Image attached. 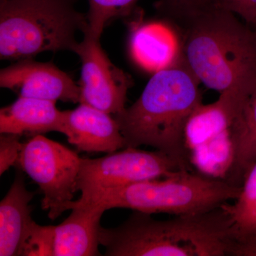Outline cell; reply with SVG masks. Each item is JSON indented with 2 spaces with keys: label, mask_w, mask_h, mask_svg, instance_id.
Wrapping results in <instances>:
<instances>
[{
  "label": "cell",
  "mask_w": 256,
  "mask_h": 256,
  "mask_svg": "<svg viewBox=\"0 0 256 256\" xmlns=\"http://www.w3.org/2000/svg\"><path fill=\"white\" fill-rule=\"evenodd\" d=\"M184 60L200 82L224 92L238 114L256 80V31L213 6L184 22Z\"/></svg>",
  "instance_id": "cell-1"
},
{
  "label": "cell",
  "mask_w": 256,
  "mask_h": 256,
  "mask_svg": "<svg viewBox=\"0 0 256 256\" xmlns=\"http://www.w3.org/2000/svg\"><path fill=\"white\" fill-rule=\"evenodd\" d=\"M109 256H234L238 234L225 207L160 220L136 212L114 228L101 227Z\"/></svg>",
  "instance_id": "cell-2"
},
{
  "label": "cell",
  "mask_w": 256,
  "mask_h": 256,
  "mask_svg": "<svg viewBox=\"0 0 256 256\" xmlns=\"http://www.w3.org/2000/svg\"><path fill=\"white\" fill-rule=\"evenodd\" d=\"M200 82L183 56L172 66L154 73L139 98L114 116L126 148L152 146L191 171L186 130L202 105Z\"/></svg>",
  "instance_id": "cell-3"
},
{
  "label": "cell",
  "mask_w": 256,
  "mask_h": 256,
  "mask_svg": "<svg viewBox=\"0 0 256 256\" xmlns=\"http://www.w3.org/2000/svg\"><path fill=\"white\" fill-rule=\"evenodd\" d=\"M76 0H1L0 58L28 60L46 52L70 50L88 30Z\"/></svg>",
  "instance_id": "cell-4"
},
{
  "label": "cell",
  "mask_w": 256,
  "mask_h": 256,
  "mask_svg": "<svg viewBox=\"0 0 256 256\" xmlns=\"http://www.w3.org/2000/svg\"><path fill=\"white\" fill-rule=\"evenodd\" d=\"M146 180L110 192L97 204L106 210L182 215L214 210L236 200L242 186L184 171L163 180Z\"/></svg>",
  "instance_id": "cell-5"
},
{
  "label": "cell",
  "mask_w": 256,
  "mask_h": 256,
  "mask_svg": "<svg viewBox=\"0 0 256 256\" xmlns=\"http://www.w3.org/2000/svg\"><path fill=\"white\" fill-rule=\"evenodd\" d=\"M190 171L162 152L136 148L109 153L102 158H82L77 188L80 204H97L102 197L131 184L169 178Z\"/></svg>",
  "instance_id": "cell-6"
},
{
  "label": "cell",
  "mask_w": 256,
  "mask_h": 256,
  "mask_svg": "<svg viewBox=\"0 0 256 256\" xmlns=\"http://www.w3.org/2000/svg\"><path fill=\"white\" fill-rule=\"evenodd\" d=\"M82 161L76 152L43 134L22 143L16 164L40 186L42 207L50 220L58 218L73 201Z\"/></svg>",
  "instance_id": "cell-7"
},
{
  "label": "cell",
  "mask_w": 256,
  "mask_h": 256,
  "mask_svg": "<svg viewBox=\"0 0 256 256\" xmlns=\"http://www.w3.org/2000/svg\"><path fill=\"white\" fill-rule=\"evenodd\" d=\"M100 40L86 32L74 52L82 62L79 104L114 116L126 108L128 90L132 86L133 80L111 62Z\"/></svg>",
  "instance_id": "cell-8"
},
{
  "label": "cell",
  "mask_w": 256,
  "mask_h": 256,
  "mask_svg": "<svg viewBox=\"0 0 256 256\" xmlns=\"http://www.w3.org/2000/svg\"><path fill=\"white\" fill-rule=\"evenodd\" d=\"M0 86L18 94V97L79 104L80 88L70 76L54 64L32 58L18 60L2 69Z\"/></svg>",
  "instance_id": "cell-9"
},
{
  "label": "cell",
  "mask_w": 256,
  "mask_h": 256,
  "mask_svg": "<svg viewBox=\"0 0 256 256\" xmlns=\"http://www.w3.org/2000/svg\"><path fill=\"white\" fill-rule=\"evenodd\" d=\"M64 111V134L78 151L112 153L126 148L114 116L85 104Z\"/></svg>",
  "instance_id": "cell-10"
},
{
  "label": "cell",
  "mask_w": 256,
  "mask_h": 256,
  "mask_svg": "<svg viewBox=\"0 0 256 256\" xmlns=\"http://www.w3.org/2000/svg\"><path fill=\"white\" fill-rule=\"evenodd\" d=\"M72 214L55 226L54 256L99 255L100 220L106 210L98 204H80L72 201L67 210Z\"/></svg>",
  "instance_id": "cell-11"
},
{
  "label": "cell",
  "mask_w": 256,
  "mask_h": 256,
  "mask_svg": "<svg viewBox=\"0 0 256 256\" xmlns=\"http://www.w3.org/2000/svg\"><path fill=\"white\" fill-rule=\"evenodd\" d=\"M34 195L26 188L23 175L18 173L0 203V256H22L24 242L35 224L30 206Z\"/></svg>",
  "instance_id": "cell-12"
},
{
  "label": "cell",
  "mask_w": 256,
  "mask_h": 256,
  "mask_svg": "<svg viewBox=\"0 0 256 256\" xmlns=\"http://www.w3.org/2000/svg\"><path fill=\"white\" fill-rule=\"evenodd\" d=\"M130 50L140 66L154 74L172 66L182 57L178 35L161 22L141 24L133 28Z\"/></svg>",
  "instance_id": "cell-13"
},
{
  "label": "cell",
  "mask_w": 256,
  "mask_h": 256,
  "mask_svg": "<svg viewBox=\"0 0 256 256\" xmlns=\"http://www.w3.org/2000/svg\"><path fill=\"white\" fill-rule=\"evenodd\" d=\"M54 131L64 134V114L54 101L18 97L0 110L1 134L34 137Z\"/></svg>",
  "instance_id": "cell-14"
},
{
  "label": "cell",
  "mask_w": 256,
  "mask_h": 256,
  "mask_svg": "<svg viewBox=\"0 0 256 256\" xmlns=\"http://www.w3.org/2000/svg\"><path fill=\"white\" fill-rule=\"evenodd\" d=\"M230 161L224 180L242 186L256 163V80L228 128Z\"/></svg>",
  "instance_id": "cell-15"
},
{
  "label": "cell",
  "mask_w": 256,
  "mask_h": 256,
  "mask_svg": "<svg viewBox=\"0 0 256 256\" xmlns=\"http://www.w3.org/2000/svg\"><path fill=\"white\" fill-rule=\"evenodd\" d=\"M86 14L90 34L100 38L108 23L114 18L128 16L138 0H88Z\"/></svg>",
  "instance_id": "cell-16"
},
{
  "label": "cell",
  "mask_w": 256,
  "mask_h": 256,
  "mask_svg": "<svg viewBox=\"0 0 256 256\" xmlns=\"http://www.w3.org/2000/svg\"><path fill=\"white\" fill-rule=\"evenodd\" d=\"M55 226L34 224L24 245L22 256H54Z\"/></svg>",
  "instance_id": "cell-17"
},
{
  "label": "cell",
  "mask_w": 256,
  "mask_h": 256,
  "mask_svg": "<svg viewBox=\"0 0 256 256\" xmlns=\"http://www.w3.org/2000/svg\"><path fill=\"white\" fill-rule=\"evenodd\" d=\"M213 6H216V0H159L156 3L161 12L182 23Z\"/></svg>",
  "instance_id": "cell-18"
},
{
  "label": "cell",
  "mask_w": 256,
  "mask_h": 256,
  "mask_svg": "<svg viewBox=\"0 0 256 256\" xmlns=\"http://www.w3.org/2000/svg\"><path fill=\"white\" fill-rule=\"evenodd\" d=\"M234 204H225V207L232 217L240 214L256 203V163L242 184L240 195Z\"/></svg>",
  "instance_id": "cell-19"
},
{
  "label": "cell",
  "mask_w": 256,
  "mask_h": 256,
  "mask_svg": "<svg viewBox=\"0 0 256 256\" xmlns=\"http://www.w3.org/2000/svg\"><path fill=\"white\" fill-rule=\"evenodd\" d=\"M20 136L12 134H1L0 136V174L18 162L22 143Z\"/></svg>",
  "instance_id": "cell-20"
},
{
  "label": "cell",
  "mask_w": 256,
  "mask_h": 256,
  "mask_svg": "<svg viewBox=\"0 0 256 256\" xmlns=\"http://www.w3.org/2000/svg\"><path fill=\"white\" fill-rule=\"evenodd\" d=\"M216 6L229 10L256 26V0H216Z\"/></svg>",
  "instance_id": "cell-21"
},
{
  "label": "cell",
  "mask_w": 256,
  "mask_h": 256,
  "mask_svg": "<svg viewBox=\"0 0 256 256\" xmlns=\"http://www.w3.org/2000/svg\"><path fill=\"white\" fill-rule=\"evenodd\" d=\"M232 218L238 233V242L256 238V203Z\"/></svg>",
  "instance_id": "cell-22"
},
{
  "label": "cell",
  "mask_w": 256,
  "mask_h": 256,
  "mask_svg": "<svg viewBox=\"0 0 256 256\" xmlns=\"http://www.w3.org/2000/svg\"><path fill=\"white\" fill-rule=\"evenodd\" d=\"M234 256H256V238L239 242Z\"/></svg>",
  "instance_id": "cell-23"
},
{
  "label": "cell",
  "mask_w": 256,
  "mask_h": 256,
  "mask_svg": "<svg viewBox=\"0 0 256 256\" xmlns=\"http://www.w3.org/2000/svg\"><path fill=\"white\" fill-rule=\"evenodd\" d=\"M224 102H225V101H224ZM225 104H226V102H225ZM226 107H227V106H226ZM230 118H232V117H230ZM232 120H233V119H232ZM232 122H233V121H232Z\"/></svg>",
  "instance_id": "cell-24"
}]
</instances>
